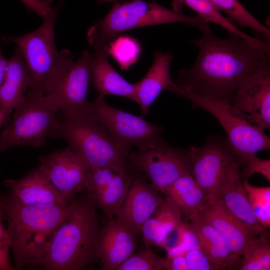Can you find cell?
Instances as JSON below:
<instances>
[{"label":"cell","mask_w":270,"mask_h":270,"mask_svg":"<svg viewBox=\"0 0 270 270\" xmlns=\"http://www.w3.org/2000/svg\"><path fill=\"white\" fill-rule=\"evenodd\" d=\"M201 37L193 40L198 48V56L188 68L180 69L174 81L179 87L232 104L242 80L270 68V44L252 42L228 32L216 36L209 26Z\"/></svg>","instance_id":"1"},{"label":"cell","mask_w":270,"mask_h":270,"mask_svg":"<svg viewBox=\"0 0 270 270\" xmlns=\"http://www.w3.org/2000/svg\"><path fill=\"white\" fill-rule=\"evenodd\" d=\"M0 206L3 219L8 224L6 230L15 268L38 267L49 240L64 218L68 205L25 204L10 192L0 190Z\"/></svg>","instance_id":"2"},{"label":"cell","mask_w":270,"mask_h":270,"mask_svg":"<svg viewBox=\"0 0 270 270\" xmlns=\"http://www.w3.org/2000/svg\"><path fill=\"white\" fill-rule=\"evenodd\" d=\"M90 198L69 203L51 236L38 267L48 270H80L95 260L100 228Z\"/></svg>","instance_id":"3"},{"label":"cell","mask_w":270,"mask_h":270,"mask_svg":"<svg viewBox=\"0 0 270 270\" xmlns=\"http://www.w3.org/2000/svg\"><path fill=\"white\" fill-rule=\"evenodd\" d=\"M181 22L201 31L208 22L198 15L190 16L176 12L156 2L142 0L120 1L114 3L104 17L90 26L86 39L94 49L112 42L122 32L138 28Z\"/></svg>","instance_id":"4"},{"label":"cell","mask_w":270,"mask_h":270,"mask_svg":"<svg viewBox=\"0 0 270 270\" xmlns=\"http://www.w3.org/2000/svg\"><path fill=\"white\" fill-rule=\"evenodd\" d=\"M59 112L54 138L65 139L91 168L107 167L119 171L126 169L129 152L120 146L86 112Z\"/></svg>","instance_id":"5"},{"label":"cell","mask_w":270,"mask_h":270,"mask_svg":"<svg viewBox=\"0 0 270 270\" xmlns=\"http://www.w3.org/2000/svg\"><path fill=\"white\" fill-rule=\"evenodd\" d=\"M59 110L44 94L28 90L0 136V152L16 146L41 148L54 138Z\"/></svg>","instance_id":"6"},{"label":"cell","mask_w":270,"mask_h":270,"mask_svg":"<svg viewBox=\"0 0 270 270\" xmlns=\"http://www.w3.org/2000/svg\"><path fill=\"white\" fill-rule=\"evenodd\" d=\"M170 91L187 99L194 106L206 110L218 120L241 165L250 154L270 150V138L264 130L252 124L246 115L232 104L202 96L176 84Z\"/></svg>","instance_id":"7"},{"label":"cell","mask_w":270,"mask_h":270,"mask_svg":"<svg viewBox=\"0 0 270 270\" xmlns=\"http://www.w3.org/2000/svg\"><path fill=\"white\" fill-rule=\"evenodd\" d=\"M62 1L44 18L36 30L20 36L2 38L6 44H14L20 52L28 67L30 86L28 90L44 94L46 83L58 64L62 54L55 42L54 26Z\"/></svg>","instance_id":"8"},{"label":"cell","mask_w":270,"mask_h":270,"mask_svg":"<svg viewBox=\"0 0 270 270\" xmlns=\"http://www.w3.org/2000/svg\"><path fill=\"white\" fill-rule=\"evenodd\" d=\"M92 54L84 50L76 60L72 52L62 50L60 59L45 88L47 97L62 113L86 112Z\"/></svg>","instance_id":"9"},{"label":"cell","mask_w":270,"mask_h":270,"mask_svg":"<svg viewBox=\"0 0 270 270\" xmlns=\"http://www.w3.org/2000/svg\"><path fill=\"white\" fill-rule=\"evenodd\" d=\"M86 112L128 152L134 146L138 150H146L164 140L161 137L162 126L110 106L102 95L98 94L90 103Z\"/></svg>","instance_id":"10"},{"label":"cell","mask_w":270,"mask_h":270,"mask_svg":"<svg viewBox=\"0 0 270 270\" xmlns=\"http://www.w3.org/2000/svg\"><path fill=\"white\" fill-rule=\"evenodd\" d=\"M127 167L144 174L151 186L162 192L177 179L190 173L188 152L164 140L144 151L128 154Z\"/></svg>","instance_id":"11"},{"label":"cell","mask_w":270,"mask_h":270,"mask_svg":"<svg viewBox=\"0 0 270 270\" xmlns=\"http://www.w3.org/2000/svg\"><path fill=\"white\" fill-rule=\"evenodd\" d=\"M187 152L191 176L207 200H214L220 180L228 167L239 160L238 156L228 140L220 136H211L202 146H192Z\"/></svg>","instance_id":"12"},{"label":"cell","mask_w":270,"mask_h":270,"mask_svg":"<svg viewBox=\"0 0 270 270\" xmlns=\"http://www.w3.org/2000/svg\"><path fill=\"white\" fill-rule=\"evenodd\" d=\"M39 162L38 168L68 200L86 189L90 166L70 146L42 156Z\"/></svg>","instance_id":"13"},{"label":"cell","mask_w":270,"mask_h":270,"mask_svg":"<svg viewBox=\"0 0 270 270\" xmlns=\"http://www.w3.org/2000/svg\"><path fill=\"white\" fill-rule=\"evenodd\" d=\"M232 104L246 115L253 125L264 130L270 127V68L244 79L234 94Z\"/></svg>","instance_id":"14"},{"label":"cell","mask_w":270,"mask_h":270,"mask_svg":"<svg viewBox=\"0 0 270 270\" xmlns=\"http://www.w3.org/2000/svg\"><path fill=\"white\" fill-rule=\"evenodd\" d=\"M237 160L226 170L216 190L215 198L230 214L250 228L258 236H268L266 228L258 220L250 204L240 176Z\"/></svg>","instance_id":"15"},{"label":"cell","mask_w":270,"mask_h":270,"mask_svg":"<svg viewBox=\"0 0 270 270\" xmlns=\"http://www.w3.org/2000/svg\"><path fill=\"white\" fill-rule=\"evenodd\" d=\"M144 177L133 176L126 197L115 216L136 236L164 198Z\"/></svg>","instance_id":"16"},{"label":"cell","mask_w":270,"mask_h":270,"mask_svg":"<svg viewBox=\"0 0 270 270\" xmlns=\"http://www.w3.org/2000/svg\"><path fill=\"white\" fill-rule=\"evenodd\" d=\"M136 237L118 219H110L100 230L96 250L102 270H116L133 254Z\"/></svg>","instance_id":"17"},{"label":"cell","mask_w":270,"mask_h":270,"mask_svg":"<svg viewBox=\"0 0 270 270\" xmlns=\"http://www.w3.org/2000/svg\"><path fill=\"white\" fill-rule=\"evenodd\" d=\"M204 222L212 226L226 238L232 250L238 256H242L252 238L256 235L216 200H206L196 218L190 222Z\"/></svg>","instance_id":"18"},{"label":"cell","mask_w":270,"mask_h":270,"mask_svg":"<svg viewBox=\"0 0 270 270\" xmlns=\"http://www.w3.org/2000/svg\"><path fill=\"white\" fill-rule=\"evenodd\" d=\"M3 184L8 192L25 204L68 205L65 198L38 166L16 180H8Z\"/></svg>","instance_id":"19"},{"label":"cell","mask_w":270,"mask_h":270,"mask_svg":"<svg viewBox=\"0 0 270 270\" xmlns=\"http://www.w3.org/2000/svg\"><path fill=\"white\" fill-rule=\"evenodd\" d=\"M94 50L90 64V80L98 94L122 96L138 103L136 84L126 80L110 64L108 46Z\"/></svg>","instance_id":"20"},{"label":"cell","mask_w":270,"mask_h":270,"mask_svg":"<svg viewBox=\"0 0 270 270\" xmlns=\"http://www.w3.org/2000/svg\"><path fill=\"white\" fill-rule=\"evenodd\" d=\"M30 83L28 67L20 52L16 48L14 54L8 60L6 77L0 88V112L4 127L10 122L12 111L24 98Z\"/></svg>","instance_id":"21"},{"label":"cell","mask_w":270,"mask_h":270,"mask_svg":"<svg viewBox=\"0 0 270 270\" xmlns=\"http://www.w3.org/2000/svg\"><path fill=\"white\" fill-rule=\"evenodd\" d=\"M154 55L152 64L146 74L136 83L138 104L142 116L149 113L150 106L163 90H170L175 84L170 72L174 59L172 54L156 51Z\"/></svg>","instance_id":"22"},{"label":"cell","mask_w":270,"mask_h":270,"mask_svg":"<svg viewBox=\"0 0 270 270\" xmlns=\"http://www.w3.org/2000/svg\"><path fill=\"white\" fill-rule=\"evenodd\" d=\"M163 194L178 208L184 222H192L207 200L205 192L190 174L182 176Z\"/></svg>","instance_id":"23"},{"label":"cell","mask_w":270,"mask_h":270,"mask_svg":"<svg viewBox=\"0 0 270 270\" xmlns=\"http://www.w3.org/2000/svg\"><path fill=\"white\" fill-rule=\"evenodd\" d=\"M198 238L200 248L215 265L230 268L240 263V256L232 250L226 238L208 224L188 222Z\"/></svg>","instance_id":"24"},{"label":"cell","mask_w":270,"mask_h":270,"mask_svg":"<svg viewBox=\"0 0 270 270\" xmlns=\"http://www.w3.org/2000/svg\"><path fill=\"white\" fill-rule=\"evenodd\" d=\"M175 206L166 198L143 224L141 234L146 247L162 246L166 236L183 222Z\"/></svg>","instance_id":"25"},{"label":"cell","mask_w":270,"mask_h":270,"mask_svg":"<svg viewBox=\"0 0 270 270\" xmlns=\"http://www.w3.org/2000/svg\"><path fill=\"white\" fill-rule=\"evenodd\" d=\"M132 178L126 169L116 174L100 192L91 198L106 218L110 219L115 216L126 197Z\"/></svg>","instance_id":"26"},{"label":"cell","mask_w":270,"mask_h":270,"mask_svg":"<svg viewBox=\"0 0 270 270\" xmlns=\"http://www.w3.org/2000/svg\"><path fill=\"white\" fill-rule=\"evenodd\" d=\"M185 5L194 11L197 15L206 20L208 22H214L222 27L228 32L235 34L243 39L256 42L259 40L244 32L228 18H224L220 11L214 7L209 0H172V10L180 12Z\"/></svg>","instance_id":"27"},{"label":"cell","mask_w":270,"mask_h":270,"mask_svg":"<svg viewBox=\"0 0 270 270\" xmlns=\"http://www.w3.org/2000/svg\"><path fill=\"white\" fill-rule=\"evenodd\" d=\"M219 11L225 12L240 26L248 28L257 38L270 44V29L254 17L238 0H209Z\"/></svg>","instance_id":"28"},{"label":"cell","mask_w":270,"mask_h":270,"mask_svg":"<svg viewBox=\"0 0 270 270\" xmlns=\"http://www.w3.org/2000/svg\"><path fill=\"white\" fill-rule=\"evenodd\" d=\"M254 236L247 244L240 261L241 270H270L269 236Z\"/></svg>","instance_id":"29"},{"label":"cell","mask_w":270,"mask_h":270,"mask_svg":"<svg viewBox=\"0 0 270 270\" xmlns=\"http://www.w3.org/2000/svg\"><path fill=\"white\" fill-rule=\"evenodd\" d=\"M166 270V260L150 249L132 254L116 270Z\"/></svg>","instance_id":"30"},{"label":"cell","mask_w":270,"mask_h":270,"mask_svg":"<svg viewBox=\"0 0 270 270\" xmlns=\"http://www.w3.org/2000/svg\"><path fill=\"white\" fill-rule=\"evenodd\" d=\"M121 171L107 167L90 168V172L85 189L88 196L92 198L96 196L106 187L116 174Z\"/></svg>","instance_id":"31"},{"label":"cell","mask_w":270,"mask_h":270,"mask_svg":"<svg viewBox=\"0 0 270 270\" xmlns=\"http://www.w3.org/2000/svg\"><path fill=\"white\" fill-rule=\"evenodd\" d=\"M113 44L112 48L108 49L109 54L112 53L122 70H127L134 62L130 58L134 60L136 58L135 53L138 52V50H136L138 48L137 46L134 41L128 38L118 39Z\"/></svg>","instance_id":"32"},{"label":"cell","mask_w":270,"mask_h":270,"mask_svg":"<svg viewBox=\"0 0 270 270\" xmlns=\"http://www.w3.org/2000/svg\"><path fill=\"white\" fill-rule=\"evenodd\" d=\"M243 170L240 171V176L243 180H248L256 173L262 175L268 182L270 181V160H262L258 158L256 154H252L242 164Z\"/></svg>","instance_id":"33"},{"label":"cell","mask_w":270,"mask_h":270,"mask_svg":"<svg viewBox=\"0 0 270 270\" xmlns=\"http://www.w3.org/2000/svg\"><path fill=\"white\" fill-rule=\"evenodd\" d=\"M184 256L188 270H219V267L214 264L200 248H194L187 251Z\"/></svg>","instance_id":"34"},{"label":"cell","mask_w":270,"mask_h":270,"mask_svg":"<svg viewBox=\"0 0 270 270\" xmlns=\"http://www.w3.org/2000/svg\"><path fill=\"white\" fill-rule=\"evenodd\" d=\"M2 210L0 206V270H14L9 259L8 252L10 248L6 228L4 226Z\"/></svg>","instance_id":"35"},{"label":"cell","mask_w":270,"mask_h":270,"mask_svg":"<svg viewBox=\"0 0 270 270\" xmlns=\"http://www.w3.org/2000/svg\"><path fill=\"white\" fill-rule=\"evenodd\" d=\"M242 184L250 202L270 203V187H258L250 184L248 180H243Z\"/></svg>","instance_id":"36"},{"label":"cell","mask_w":270,"mask_h":270,"mask_svg":"<svg viewBox=\"0 0 270 270\" xmlns=\"http://www.w3.org/2000/svg\"><path fill=\"white\" fill-rule=\"evenodd\" d=\"M26 6L28 12H35L42 18L52 10L54 0H20Z\"/></svg>","instance_id":"37"},{"label":"cell","mask_w":270,"mask_h":270,"mask_svg":"<svg viewBox=\"0 0 270 270\" xmlns=\"http://www.w3.org/2000/svg\"><path fill=\"white\" fill-rule=\"evenodd\" d=\"M254 214L261 225L266 228L270 226V203L250 202Z\"/></svg>","instance_id":"38"},{"label":"cell","mask_w":270,"mask_h":270,"mask_svg":"<svg viewBox=\"0 0 270 270\" xmlns=\"http://www.w3.org/2000/svg\"><path fill=\"white\" fill-rule=\"evenodd\" d=\"M166 270H188L184 254L167 257L166 260Z\"/></svg>","instance_id":"39"},{"label":"cell","mask_w":270,"mask_h":270,"mask_svg":"<svg viewBox=\"0 0 270 270\" xmlns=\"http://www.w3.org/2000/svg\"><path fill=\"white\" fill-rule=\"evenodd\" d=\"M8 60L3 55L0 46V88L2 84L7 71Z\"/></svg>","instance_id":"40"},{"label":"cell","mask_w":270,"mask_h":270,"mask_svg":"<svg viewBox=\"0 0 270 270\" xmlns=\"http://www.w3.org/2000/svg\"><path fill=\"white\" fill-rule=\"evenodd\" d=\"M122 0H97L96 2L99 4L108 3V2L114 3L116 2L122 1Z\"/></svg>","instance_id":"41"},{"label":"cell","mask_w":270,"mask_h":270,"mask_svg":"<svg viewBox=\"0 0 270 270\" xmlns=\"http://www.w3.org/2000/svg\"><path fill=\"white\" fill-rule=\"evenodd\" d=\"M2 123H3V116L0 112V126H2Z\"/></svg>","instance_id":"42"}]
</instances>
